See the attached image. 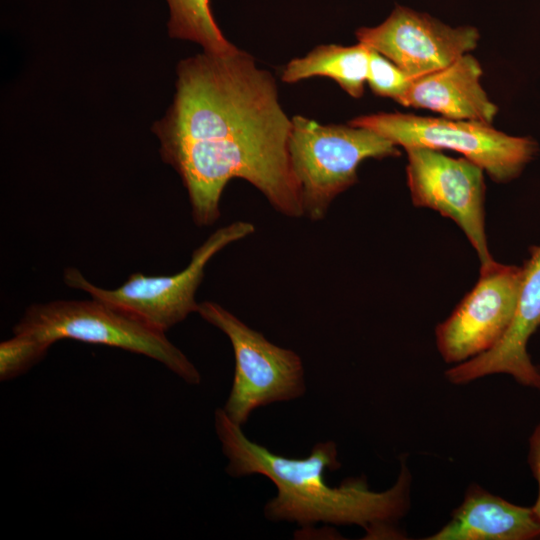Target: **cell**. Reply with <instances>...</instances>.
<instances>
[{
	"mask_svg": "<svg viewBox=\"0 0 540 540\" xmlns=\"http://www.w3.org/2000/svg\"><path fill=\"white\" fill-rule=\"evenodd\" d=\"M170 10L169 35L200 44L204 52L216 55L238 50L217 25L209 0H166Z\"/></svg>",
	"mask_w": 540,
	"mask_h": 540,
	"instance_id": "cell-15",
	"label": "cell"
},
{
	"mask_svg": "<svg viewBox=\"0 0 540 540\" xmlns=\"http://www.w3.org/2000/svg\"><path fill=\"white\" fill-rule=\"evenodd\" d=\"M370 48L359 43L352 46L319 45L306 56L292 59L283 69L281 79L296 83L312 77L333 79L347 94L360 98L367 82Z\"/></svg>",
	"mask_w": 540,
	"mask_h": 540,
	"instance_id": "cell-14",
	"label": "cell"
},
{
	"mask_svg": "<svg viewBox=\"0 0 540 540\" xmlns=\"http://www.w3.org/2000/svg\"><path fill=\"white\" fill-rule=\"evenodd\" d=\"M405 151L413 204L451 219L475 249L480 267L493 264L485 232V171L465 157L453 158L439 150L412 147Z\"/></svg>",
	"mask_w": 540,
	"mask_h": 540,
	"instance_id": "cell-8",
	"label": "cell"
},
{
	"mask_svg": "<svg viewBox=\"0 0 540 540\" xmlns=\"http://www.w3.org/2000/svg\"><path fill=\"white\" fill-rule=\"evenodd\" d=\"M291 119L289 156L304 216L311 221L324 219L332 201L358 181L364 160L401 155L397 145L368 128Z\"/></svg>",
	"mask_w": 540,
	"mask_h": 540,
	"instance_id": "cell-4",
	"label": "cell"
},
{
	"mask_svg": "<svg viewBox=\"0 0 540 540\" xmlns=\"http://www.w3.org/2000/svg\"><path fill=\"white\" fill-rule=\"evenodd\" d=\"M197 313L221 330L233 347L234 379L222 409L234 423L242 426L256 408L304 394V369L294 351L271 343L215 302L199 303Z\"/></svg>",
	"mask_w": 540,
	"mask_h": 540,
	"instance_id": "cell-7",
	"label": "cell"
},
{
	"mask_svg": "<svg viewBox=\"0 0 540 540\" xmlns=\"http://www.w3.org/2000/svg\"><path fill=\"white\" fill-rule=\"evenodd\" d=\"M50 344L25 334L0 343V380L9 381L23 375L47 354Z\"/></svg>",
	"mask_w": 540,
	"mask_h": 540,
	"instance_id": "cell-16",
	"label": "cell"
},
{
	"mask_svg": "<svg viewBox=\"0 0 540 540\" xmlns=\"http://www.w3.org/2000/svg\"><path fill=\"white\" fill-rule=\"evenodd\" d=\"M528 463L538 483V496L532 509L540 520V422L529 438Z\"/></svg>",
	"mask_w": 540,
	"mask_h": 540,
	"instance_id": "cell-18",
	"label": "cell"
},
{
	"mask_svg": "<svg viewBox=\"0 0 540 540\" xmlns=\"http://www.w3.org/2000/svg\"><path fill=\"white\" fill-rule=\"evenodd\" d=\"M214 423L228 459L226 472L233 477L260 474L276 486L277 495L264 508L268 520L302 526L317 522L358 525L368 535H398L393 524L410 504L411 475L405 463L387 490L372 491L363 478L347 479L333 487L324 476L327 470L341 466L333 441L317 443L305 458H287L249 440L223 409L215 411Z\"/></svg>",
	"mask_w": 540,
	"mask_h": 540,
	"instance_id": "cell-2",
	"label": "cell"
},
{
	"mask_svg": "<svg viewBox=\"0 0 540 540\" xmlns=\"http://www.w3.org/2000/svg\"><path fill=\"white\" fill-rule=\"evenodd\" d=\"M540 328V245L529 248L512 322L501 340L487 352L445 372L454 385H465L493 374H506L520 385L540 391V369L528 353V342Z\"/></svg>",
	"mask_w": 540,
	"mask_h": 540,
	"instance_id": "cell-11",
	"label": "cell"
},
{
	"mask_svg": "<svg viewBox=\"0 0 540 540\" xmlns=\"http://www.w3.org/2000/svg\"><path fill=\"white\" fill-rule=\"evenodd\" d=\"M349 124L368 128L404 149L458 152L496 183L518 178L539 152L538 143L531 137L508 135L475 121L380 112L356 117Z\"/></svg>",
	"mask_w": 540,
	"mask_h": 540,
	"instance_id": "cell-5",
	"label": "cell"
},
{
	"mask_svg": "<svg viewBox=\"0 0 540 540\" xmlns=\"http://www.w3.org/2000/svg\"><path fill=\"white\" fill-rule=\"evenodd\" d=\"M522 266L498 262L480 267L479 279L435 330L448 364H459L493 348L507 332L516 308Z\"/></svg>",
	"mask_w": 540,
	"mask_h": 540,
	"instance_id": "cell-9",
	"label": "cell"
},
{
	"mask_svg": "<svg viewBox=\"0 0 540 540\" xmlns=\"http://www.w3.org/2000/svg\"><path fill=\"white\" fill-rule=\"evenodd\" d=\"M12 331L51 346L61 339H74L120 348L160 362L188 384L201 381L194 364L164 332L95 298L31 304Z\"/></svg>",
	"mask_w": 540,
	"mask_h": 540,
	"instance_id": "cell-3",
	"label": "cell"
},
{
	"mask_svg": "<svg viewBox=\"0 0 540 540\" xmlns=\"http://www.w3.org/2000/svg\"><path fill=\"white\" fill-rule=\"evenodd\" d=\"M176 93L153 130L187 190L193 221L213 225L226 184L242 178L282 215L304 216L289 156L292 119L273 76L239 49L198 54L177 68Z\"/></svg>",
	"mask_w": 540,
	"mask_h": 540,
	"instance_id": "cell-1",
	"label": "cell"
},
{
	"mask_svg": "<svg viewBox=\"0 0 540 540\" xmlns=\"http://www.w3.org/2000/svg\"><path fill=\"white\" fill-rule=\"evenodd\" d=\"M411 82L412 78L401 68L370 48L367 83L375 95L400 104Z\"/></svg>",
	"mask_w": 540,
	"mask_h": 540,
	"instance_id": "cell-17",
	"label": "cell"
},
{
	"mask_svg": "<svg viewBox=\"0 0 540 540\" xmlns=\"http://www.w3.org/2000/svg\"><path fill=\"white\" fill-rule=\"evenodd\" d=\"M540 536L532 507L513 504L471 486L450 521L428 540H531Z\"/></svg>",
	"mask_w": 540,
	"mask_h": 540,
	"instance_id": "cell-13",
	"label": "cell"
},
{
	"mask_svg": "<svg viewBox=\"0 0 540 540\" xmlns=\"http://www.w3.org/2000/svg\"><path fill=\"white\" fill-rule=\"evenodd\" d=\"M255 231L250 222L235 221L213 232L191 256L190 263L169 276L131 274L115 289H105L90 282L77 268L68 267L63 280L68 287L82 290L125 312L148 326L166 332L197 312L195 295L210 259L229 244L242 240Z\"/></svg>",
	"mask_w": 540,
	"mask_h": 540,
	"instance_id": "cell-6",
	"label": "cell"
},
{
	"mask_svg": "<svg viewBox=\"0 0 540 540\" xmlns=\"http://www.w3.org/2000/svg\"><path fill=\"white\" fill-rule=\"evenodd\" d=\"M482 75L479 61L464 54L445 68L412 79L400 105L492 125L498 107L482 87Z\"/></svg>",
	"mask_w": 540,
	"mask_h": 540,
	"instance_id": "cell-12",
	"label": "cell"
},
{
	"mask_svg": "<svg viewBox=\"0 0 540 540\" xmlns=\"http://www.w3.org/2000/svg\"><path fill=\"white\" fill-rule=\"evenodd\" d=\"M355 35L359 43L381 53L412 79L470 53L480 38L476 27H453L402 5H396L381 24L361 27Z\"/></svg>",
	"mask_w": 540,
	"mask_h": 540,
	"instance_id": "cell-10",
	"label": "cell"
}]
</instances>
